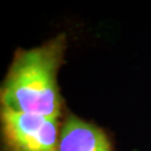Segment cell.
<instances>
[{"label":"cell","mask_w":151,"mask_h":151,"mask_svg":"<svg viewBox=\"0 0 151 151\" xmlns=\"http://www.w3.org/2000/svg\"><path fill=\"white\" fill-rule=\"evenodd\" d=\"M66 47L62 34L38 47L17 50L1 86V107L58 119L63 100L57 75Z\"/></svg>","instance_id":"1"},{"label":"cell","mask_w":151,"mask_h":151,"mask_svg":"<svg viewBox=\"0 0 151 151\" xmlns=\"http://www.w3.org/2000/svg\"><path fill=\"white\" fill-rule=\"evenodd\" d=\"M58 119L1 107V151H57Z\"/></svg>","instance_id":"2"},{"label":"cell","mask_w":151,"mask_h":151,"mask_svg":"<svg viewBox=\"0 0 151 151\" xmlns=\"http://www.w3.org/2000/svg\"><path fill=\"white\" fill-rule=\"evenodd\" d=\"M57 151H114L101 128L74 115H68L60 129Z\"/></svg>","instance_id":"3"}]
</instances>
